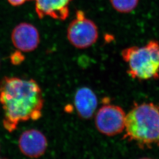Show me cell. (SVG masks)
Here are the masks:
<instances>
[{
	"mask_svg": "<svg viewBox=\"0 0 159 159\" xmlns=\"http://www.w3.org/2000/svg\"><path fill=\"white\" fill-rule=\"evenodd\" d=\"M0 103L4 111L3 127L12 133L20 123L40 119L44 100L35 80L4 77L0 81Z\"/></svg>",
	"mask_w": 159,
	"mask_h": 159,
	"instance_id": "6da1fadb",
	"label": "cell"
},
{
	"mask_svg": "<svg viewBox=\"0 0 159 159\" xmlns=\"http://www.w3.org/2000/svg\"><path fill=\"white\" fill-rule=\"evenodd\" d=\"M125 138L141 148L159 144V106L150 102L137 104L125 116Z\"/></svg>",
	"mask_w": 159,
	"mask_h": 159,
	"instance_id": "7a4b0ae2",
	"label": "cell"
},
{
	"mask_svg": "<svg viewBox=\"0 0 159 159\" xmlns=\"http://www.w3.org/2000/svg\"><path fill=\"white\" fill-rule=\"evenodd\" d=\"M128 64L127 73L133 79L146 80L159 77V43L152 40L142 47L133 46L121 52Z\"/></svg>",
	"mask_w": 159,
	"mask_h": 159,
	"instance_id": "3957f363",
	"label": "cell"
},
{
	"mask_svg": "<svg viewBox=\"0 0 159 159\" xmlns=\"http://www.w3.org/2000/svg\"><path fill=\"white\" fill-rule=\"evenodd\" d=\"M67 37L68 41L74 47L85 49L96 43L98 29L93 21L86 17L84 12L78 10L68 25Z\"/></svg>",
	"mask_w": 159,
	"mask_h": 159,
	"instance_id": "277c9868",
	"label": "cell"
},
{
	"mask_svg": "<svg viewBox=\"0 0 159 159\" xmlns=\"http://www.w3.org/2000/svg\"><path fill=\"white\" fill-rule=\"evenodd\" d=\"M125 111L120 106L105 104L98 110L96 115L97 129L105 136H116L125 130Z\"/></svg>",
	"mask_w": 159,
	"mask_h": 159,
	"instance_id": "5b68a950",
	"label": "cell"
},
{
	"mask_svg": "<svg viewBox=\"0 0 159 159\" xmlns=\"http://www.w3.org/2000/svg\"><path fill=\"white\" fill-rule=\"evenodd\" d=\"M48 142L46 136L37 129H29L22 133L18 139V147L25 156L36 159L46 153Z\"/></svg>",
	"mask_w": 159,
	"mask_h": 159,
	"instance_id": "8992f818",
	"label": "cell"
},
{
	"mask_svg": "<svg viewBox=\"0 0 159 159\" xmlns=\"http://www.w3.org/2000/svg\"><path fill=\"white\" fill-rule=\"evenodd\" d=\"M11 41L18 50L31 52L34 51L40 44V33L33 24L20 23L12 31Z\"/></svg>",
	"mask_w": 159,
	"mask_h": 159,
	"instance_id": "52a82bcc",
	"label": "cell"
},
{
	"mask_svg": "<svg viewBox=\"0 0 159 159\" xmlns=\"http://www.w3.org/2000/svg\"><path fill=\"white\" fill-rule=\"evenodd\" d=\"M35 2V9L38 17H46L64 21L70 14V4L73 0H31Z\"/></svg>",
	"mask_w": 159,
	"mask_h": 159,
	"instance_id": "ba28073f",
	"label": "cell"
},
{
	"mask_svg": "<svg viewBox=\"0 0 159 159\" xmlns=\"http://www.w3.org/2000/svg\"><path fill=\"white\" fill-rule=\"evenodd\" d=\"M74 106L81 119L89 120L93 117L98 106L94 92L87 87L79 89L74 96Z\"/></svg>",
	"mask_w": 159,
	"mask_h": 159,
	"instance_id": "9c48e42d",
	"label": "cell"
},
{
	"mask_svg": "<svg viewBox=\"0 0 159 159\" xmlns=\"http://www.w3.org/2000/svg\"><path fill=\"white\" fill-rule=\"evenodd\" d=\"M114 9L120 13H129L133 11L139 0H110Z\"/></svg>",
	"mask_w": 159,
	"mask_h": 159,
	"instance_id": "30bf717a",
	"label": "cell"
},
{
	"mask_svg": "<svg viewBox=\"0 0 159 159\" xmlns=\"http://www.w3.org/2000/svg\"><path fill=\"white\" fill-rule=\"evenodd\" d=\"M25 60V56L22 53V51L18 50L11 53L10 56V61L14 66H18Z\"/></svg>",
	"mask_w": 159,
	"mask_h": 159,
	"instance_id": "8fae6325",
	"label": "cell"
},
{
	"mask_svg": "<svg viewBox=\"0 0 159 159\" xmlns=\"http://www.w3.org/2000/svg\"><path fill=\"white\" fill-rule=\"evenodd\" d=\"M29 1H31V0H8V2L14 7L21 6Z\"/></svg>",
	"mask_w": 159,
	"mask_h": 159,
	"instance_id": "7c38bea8",
	"label": "cell"
},
{
	"mask_svg": "<svg viewBox=\"0 0 159 159\" xmlns=\"http://www.w3.org/2000/svg\"><path fill=\"white\" fill-rule=\"evenodd\" d=\"M150 159V158H148V157H144V158H141V159Z\"/></svg>",
	"mask_w": 159,
	"mask_h": 159,
	"instance_id": "4fadbf2b",
	"label": "cell"
},
{
	"mask_svg": "<svg viewBox=\"0 0 159 159\" xmlns=\"http://www.w3.org/2000/svg\"></svg>",
	"mask_w": 159,
	"mask_h": 159,
	"instance_id": "5bb4252c",
	"label": "cell"
}]
</instances>
